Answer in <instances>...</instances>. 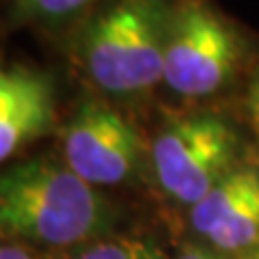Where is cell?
Listing matches in <instances>:
<instances>
[{
	"mask_svg": "<svg viewBox=\"0 0 259 259\" xmlns=\"http://www.w3.org/2000/svg\"><path fill=\"white\" fill-rule=\"evenodd\" d=\"M95 0H15L13 18L20 22H56L82 11Z\"/></svg>",
	"mask_w": 259,
	"mask_h": 259,
	"instance_id": "9",
	"label": "cell"
},
{
	"mask_svg": "<svg viewBox=\"0 0 259 259\" xmlns=\"http://www.w3.org/2000/svg\"><path fill=\"white\" fill-rule=\"evenodd\" d=\"M238 134L216 115H190L168 123L151 145L153 173L173 201L194 205L233 171Z\"/></svg>",
	"mask_w": 259,
	"mask_h": 259,
	"instance_id": "4",
	"label": "cell"
},
{
	"mask_svg": "<svg viewBox=\"0 0 259 259\" xmlns=\"http://www.w3.org/2000/svg\"><path fill=\"white\" fill-rule=\"evenodd\" d=\"M143 153L136 127L106 102L89 97L65 125V164L95 188L132 180L141 168Z\"/></svg>",
	"mask_w": 259,
	"mask_h": 259,
	"instance_id": "5",
	"label": "cell"
},
{
	"mask_svg": "<svg viewBox=\"0 0 259 259\" xmlns=\"http://www.w3.org/2000/svg\"><path fill=\"white\" fill-rule=\"evenodd\" d=\"M192 229L223 255L259 248V168L238 166L190 207Z\"/></svg>",
	"mask_w": 259,
	"mask_h": 259,
	"instance_id": "6",
	"label": "cell"
},
{
	"mask_svg": "<svg viewBox=\"0 0 259 259\" xmlns=\"http://www.w3.org/2000/svg\"><path fill=\"white\" fill-rule=\"evenodd\" d=\"M112 225L110 203L67 164L28 160L0 171V233L46 246L82 244Z\"/></svg>",
	"mask_w": 259,
	"mask_h": 259,
	"instance_id": "1",
	"label": "cell"
},
{
	"mask_svg": "<svg viewBox=\"0 0 259 259\" xmlns=\"http://www.w3.org/2000/svg\"><path fill=\"white\" fill-rule=\"evenodd\" d=\"M0 259H41V257H37L32 250L24 246L7 244V246H0Z\"/></svg>",
	"mask_w": 259,
	"mask_h": 259,
	"instance_id": "11",
	"label": "cell"
},
{
	"mask_svg": "<svg viewBox=\"0 0 259 259\" xmlns=\"http://www.w3.org/2000/svg\"><path fill=\"white\" fill-rule=\"evenodd\" d=\"M171 11L166 0H115L89 24L80 56L89 78L110 95H136L164 74Z\"/></svg>",
	"mask_w": 259,
	"mask_h": 259,
	"instance_id": "2",
	"label": "cell"
},
{
	"mask_svg": "<svg viewBox=\"0 0 259 259\" xmlns=\"http://www.w3.org/2000/svg\"><path fill=\"white\" fill-rule=\"evenodd\" d=\"M177 259H225V255L205 244H186L180 250Z\"/></svg>",
	"mask_w": 259,
	"mask_h": 259,
	"instance_id": "10",
	"label": "cell"
},
{
	"mask_svg": "<svg viewBox=\"0 0 259 259\" xmlns=\"http://www.w3.org/2000/svg\"><path fill=\"white\" fill-rule=\"evenodd\" d=\"M54 125V84L41 71L0 65V164Z\"/></svg>",
	"mask_w": 259,
	"mask_h": 259,
	"instance_id": "7",
	"label": "cell"
},
{
	"mask_svg": "<svg viewBox=\"0 0 259 259\" xmlns=\"http://www.w3.org/2000/svg\"><path fill=\"white\" fill-rule=\"evenodd\" d=\"M76 259H164V250L151 238H104L87 246Z\"/></svg>",
	"mask_w": 259,
	"mask_h": 259,
	"instance_id": "8",
	"label": "cell"
},
{
	"mask_svg": "<svg viewBox=\"0 0 259 259\" xmlns=\"http://www.w3.org/2000/svg\"><path fill=\"white\" fill-rule=\"evenodd\" d=\"M253 110H255V117H257V123H259V80L253 89Z\"/></svg>",
	"mask_w": 259,
	"mask_h": 259,
	"instance_id": "12",
	"label": "cell"
},
{
	"mask_svg": "<svg viewBox=\"0 0 259 259\" xmlns=\"http://www.w3.org/2000/svg\"><path fill=\"white\" fill-rule=\"evenodd\" d=\"M242 59L238 32L203 0L175 5L168 22L162 80L186 97H205L229 82Z\"/></svg>",
	"mask_w": 259,
	"mask_h": 259,
	"instance_id": "3",
	"label": "cell"
},
{
	"mask_svg": "<svg viewBox=\"0 0 259 259\" xmlns=\"http://www.w3.org/2000/svg\"><path fill=\"white\" fill-rule=\"evenodd\" d=\"M246 259H259V248H257V250H253V253H248V255H246Z\"/></svg>",
	"mask_w": 259,
	"mask_h": 259,
	"instance_id": "13",
	"label": "cell"
}]
</instances>
